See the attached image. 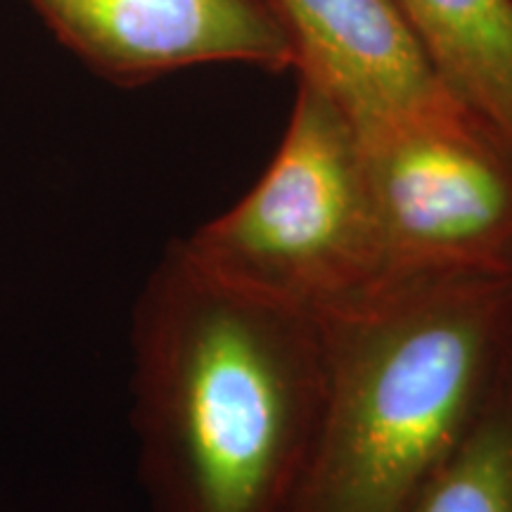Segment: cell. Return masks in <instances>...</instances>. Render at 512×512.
<instances>
[{"instance_id": "obj_1", "label": "cell", "mask_w": 512, "mask_h": 512, "mask_svg": "<svg viewBox=\"0 0 512 512\" xmlns=\"http://www.w3.org/2000/svg\"><path fill=\"white\" fill-rule=\"evenodd\" d=\"M323 320L216 278L174 240L131 318L150 512H287L325 392Z\"/></svg>"}, {"instance_id": "obj_2", "label": "cell", "mask_w": 512, "mask_h": 512, "mask_svg": "<svg viewBox=\"0 0 512 512\" xmlns=\"http://www.w3.org/2000/svg\"><path fill=\"white\" fill-rule=\"evenodd\" d=\"M325 392L287 512H396L512 366L510 275H427L320 318Z\"/></svg>"}, {"instance_id": "obj_3", "label": "cell", "mask_w": 512, "mask_h": 512, "mask_svg": "<svg viewBox=\"0 0 512 512\" xmlns=\"http://www.w3.org/2000/svg\"><path fill=\"white\" fill-rule=\"evenodd\" d=\"M181 245L216 278L316 318L394 283L354 121L299 76L264 174Z\"/></svg>"}, {"instance_id": "obj_4", "label": "cell", "mask_w": 512, "mask_h": 512, "mask_svg": "<svg viewBox=\"0 0 512 512\" xmlns=\"http://www.w3.org/2000/svg\"><path fill=\"white\" fill-rule=\"evenodd\" d=\"M394 280L512 273V143L451 100L356 128Z\"/></svg>"}, {"instance_id": "obj_5", "label": "cell", "mask_w": 512, "mask_h": 512, "mask_svg": "<svg viewBox=\"0 0 512 512\" xmlns=\"http://www.w3.org/2000/svg\"><path fill=\"white\" fill-rule=\"evenodd\" d=\"M100 79L136 88L211 64L268 74L294 50L268 0H24Z\"/></svg>"}, {"instance_id": "obj_6", "label": "cell", "mask_w": 512, "mask_h": 512, "mask_svg": "<svg viewBox=\"0 0 512 512\" xmlns=\"http://www.w3.org/2000/svg\"><path fill=\"white\" fill-rule=\"evenodd\" d=\"M294 69L370 128L456 100L434 74L396 0H268Z\"/></svg>"}, {"instance_id": "obj_7", "label": "cell", "mask_w": 512, "mask_h": 512, "mask_svg": "<svg viewBox=\"0 0 512 512\" xmlns=\"http://www.w3.org/2000/svg\"><path fill=\"white\" fill-rule=\"evenodd\" d=\"M434 74L512 143V0H396Z\"/></svg>"}, {"instance_id": "obj_8", "label": "cell", "mask_w": 512, "mask_h": 512, "mask_svg": "<svg viewBox=\"0 0 512 512\" xmlns=\"http://www.w3.org/2000/svg\"><path fill=\"white\" fill-rule=\"evenodd\" d=\"M396 512H512V366L463 441Z\"/></svg>"}, {"instance_id": "obj_9", "label": "cell", "mask_w": 512, "mask_h": 512, "mask_svg": "<svg viewBox=\"0 0 512 512\" xmlns=\"http://www.w3.org/2000/svg\"><path fill=\"white\" fill-rule=\"evenodd\" d=\"M510 280H512V273H510Z\"/></svg>"}]
</instances>
